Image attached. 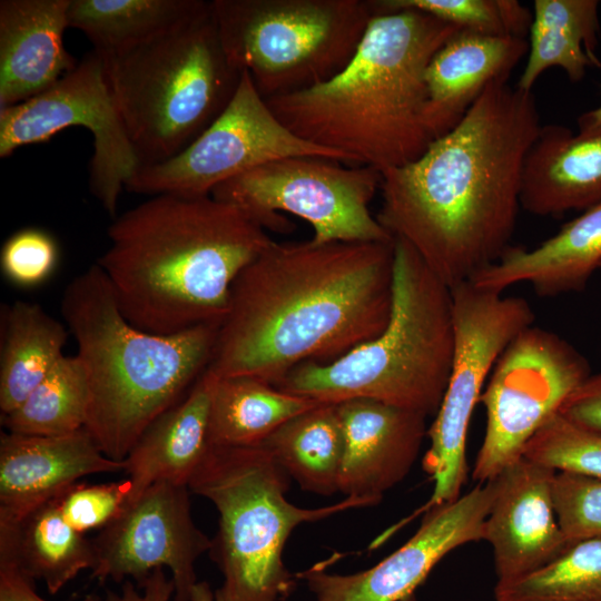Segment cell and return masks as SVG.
<instances>
[{"label":"cell","mask_w":601,"mask_h":601,"mask_svg":"<svg viewBox=\"0 0 601 601\" xmlns=\"http://www.w3.org/2000/svg\"><path fill=\"white\" fill-rule=\"evenodd\" d=\"M189 601H221L210 589L207 582H197L191 592Z\"/></svg>","instance_id":"obj_42"},{"label":"cell","mask_w":601,"mask_h":601,"mask_svg":"<svg viewBox=\"0 0 601 601\" xmlns=\"http://www.w3.org/2000/svg\"><path fill=\"white\" fill-rule=\"evenodd\" d=\"M207 4L204 0H70L68 26L81 31L92 49L109 55L167 33Z\"/></svg>","instance_id":"obj_30"},{"label":"cell","mask_w":601,"mask_h":601,"mask_svg":"<svg viewBox=\"0 0 601 601\" xmlns=\"http://www.w3.org/2000/svg\"><path fill=\"white\" fill-rule=\"evenodd\" d=\"M569 421L601 433V372L589 375L561 406Z\"/></svg>","instance_id":"obj_38"},{"label":"cell","mask_w":601,"mask_h":601,"mask_svg":"<svg viewBox=\"0 0 601 601\" xmlns=\"http://www.w3.org/2000/svg\"><path fill=\"white\" fill-rule=\"evenodd\" d=\"M523 456L555 472L601 479V433L556 413L531 439Z\"/></svg>","instance_id":"obj_34"},{"label":"cell","mask_w":601,"mask_h":601,"mask_svg":"<svg viewBox=\"0 0 601 601\" xmlns=\"http://www.w3.org/2000/svg\"><path fill=\"white\" fill-rule=\"evenodd\" d=\"M96 262L124 316L171 335L220 324L240 272L274 239L211 196L156 195L114 218Z\"/></svg>","instance_id":"obj_3"},{"label":"cell","mask_w":601,"mask_h":601,"mask_svg":"<svg viewBox=\"0 0 601 601\" xmlns=\"http://www.w3.org/2000/svg\"><path fill=\"white\" fill-rule=\"evenodd\" d=\"M529 41L459 30L433 56L426 73V118L435 139L453 129L485 88L511 72Z\"/></svg>","instance_id":"obj_22"},{"label":"cell","mask_w":601,"mask_h":601,"mask_svg":"<svg viewBox=\"0 0 601 601\" xmlns=\"http://www.w3.org/2000/svg\"><path fill=\"white\" fill-rule=\"evenodd\" d=\"M100 55L141 166L167 160L196 139L229 104L243 72L225 55L211 1L167 33Z\"/></svg>","instance_id":"obj_7"},{"label":"cell","mask_w":601,"mask_h":601,"mask_svg":"<svg viewBox=\"0 0 601 601\" xmlns=\"http://www.w3.org/2000/svg\"><path fill=\"white\" fill-rule=\"evenodd\" d=\"M495 601H601V535L572 541L550 563L496 582Z\"/></svg>","instance_id":"obj_32"},{"label":"cell","mask_w":601,"mask_h":601,"mask_svg":"<svg viewBox=\"0 0 601 601\" xmlns=\"http://www.w3.org/2000/svg\"><path fill=\"white\" fill-rule=\"evenodd\" d=\"M92 136L89 189L116 217L119 197L141 166L118 111L100 52L91 49L46 91L0 109V158L48 141L69 127Z\"/></svg>","instance_id":"obj_14"},{"label":"cell","mask_w":601,"mask_h":601,"mask_svg":"<svg viewBox=\"0 0 601 601\" xmlns=\"http://www.w3.org/2000/svg\"><path fill=\"white\" fill-rule=\"evenodd\" d=\"M61 314L88 376L85 427L108 457L125 461L149 424L207 368L219 324L171 335L139 329L121 313L97 263L67 285Z\"/></svg>","instance_id":"obj_5"},{"label":"cell","mask_w":601,"mask_h":601,"mask_svg":"<svg viewBox=\"0 0 601 601\" xmlns=\"http://www.w3.org/2000/svg\"><path fill=\"white\" fill-rule=\"evenodd\" d=\"M348 65L311 88L266 98L295 135L383 170L420 158L435 140L426 118L427 66L461 28L415 9H383Z\"/></svg>","instance_id":"obj_4"},{"label":"cell","mask_w":601,"mask_h":601,"mask_svg":"<svg viewBox=\"0 0 601 601\" xmlns=\"http://www.w3.org/2000/svg\"><path fill=\"white\" fill-rule=\"evenodd\" d=\"M59 245L49 231L24 227L10 235L0 252V268L7 280L21 288L47 282L59 263Z\"/></svg>","instance_id":"obj_35"},{"label":"cell","mask_w":601,"mask_h":601,"mask_svg":"<svg viewBox=\"0 0 601 601\" xmlns=\"http://www.w3.org/2000/svg\"><path fill=\"white\" fill-rule=\"evenodd\" d=\"M553 500L559 524L570 541L601 535V479L556 472Z\"/></svg>","instance_id":"obj_36"},{"label":"cell","mask_w":601,"mask_h":601,"mask_svg":"<svg viewBox=\"0 0 601 601\" xmlns=\"http://www.w3.org/2000/svg\"><path fill=\"white\" fill-rule=\"evenodd\" d=\"M455 348L447 386L428 426L422 459L434 483L428 501L405 522L461 496L466 482V435L474 407L496 361L535 315L525 298L505 296L470 280L451 288Z\"/></svg>","instance_id":"obj_10"},{"label":"cell","mask_w":601,"mask_h":601,"mask_svg":"<svg viewBox=\"0 0 601 601\" xmlns=\"http://www.w3.org/2000/svg\"><path fill=\"white\" fill-rule=\"evenodd\" d=\"M555 471L522 456L496 477L483 540L493 549L497 582L539 570L572 542L554 508Z\"/></svg>","instance_id":"obj_17"},{"label":"cell","mask_w":601,"mask_h":601,"mask_svg":"<svg viewBox=\"0 0 601 601\" xmlns=\"http://www.w3.org/2000/svg\"><path fill=\"white\" fill-rule=\"evenodd\" d=\"M98 595L89 594L81 601H100ZM0 601H46L36 592L33 580L26 577L16 562L0 553Z\"/></svg>","instance_id":"obj_39"},{"label":"cell","mask_w":601,"mask_h":601,"mask_svg":"<svg viewBox=\"0 0 601 601\" xmlns=\"http://www.w3.org/2000/svg\"><path fill=\"white\" fill-rule=\"evenodd\" d=\"M335 404L345 440L338 492L373 506L411 471L427 416L371 398Z\"/></svg>","instance_id":"obj_18"},{"label":"cell","mask_w":601,"mask_h":601,"mask_svg":"<svg viewBox=\"0 0 601 601\" xmlns=\"http://www.w3.org/2000/svg\"><path fill=\"white\" fill-rule=\"evenodd\" d=\"M91 577L105 582L131 578L139 584L154 570L167 568L174 601H189L197 583L195 564L213 541L195 524L186 484L158 482L136 499L92 540Z\"/></svg>","instance_id":"obj_15"},{"label":"cell","mask_w":601,"mask_h":601,"mask_svg":"<svg viewBox=\"0 0 601 601\" xmlns=\"http://www.w3.org/2000/svg\"><path fill=\"white\" fill-rule=\"evenodd\" d=\"M0 411L12 412L65 356L68 328L40 305L23 300L1 308Z\"/></svg>","instance_id":"obj_27"},{"label":"cell","mask_w":601,"mask_h":601,"mask_svg":"<svg viewBox=\"0 0 601 601\" xmlns=\"http://www.w3.org/2000/svg\"><path fill=\"white\" fill-rule=\"evenodd\" d=\"M86 427L62 435L2 432L0 436V522L21 520L87 475L125 472Z\"/></svg>","instance_id":"obj_19"},{"label":"cell","mask_w":601,"mask_h":601,"mask_svg":"<svg viewBox=\"0 0 601 601\" xmlns=\"http://www.w3.org/2000/svg\"><path fill=\"white\" fill-rule=\"evenodd\" d=\"M598 0H534L528 60L516 87L532 91L550 68L578 82L589 67L601 68L595 50L600 32Z\"/></svg>","instance_id":"obj_26"},{"label":"cell","mask_w":601,"mask_h":601,"mask_svg":"<svg viewBox=\"0 0 601 601\" xmlns=\"http://www.w3.org/2000/svg\"><path fill=\"white\" fill-rule=\"evenodd\" d=\"M394 240H273L235 279L207 370L273 385L331 363L386 327Z\"/></svg>","instance_id":"obj_2"},{"label":"cell","mask_w":601,"mask_h":601,"mask_svg":"<svg viewBox=\"0 0 601 601\" xmlns=\"http://www.w3.org/2000/svg\"><path fill=\"white\" fill-rule=\"evenodd\" d=\"M216 376L207 368L188 393L156 417L125 459L128 501L150 485H188L208 447L209 407Z\"/></svg>","instance_id":"obj_24"},{"label":"cell","mask_w":601,"mask_h":601,"mask_svg":"<svg viewBox=\"0 0 601 601\" xmlns=\"http://www.w3.org/2000/svg\"><path fill=\"white\" fill-rule=\"evenodd\" d=\"M0 553L9 555L29 579L41 580L51 594L95 565L92 541L67 523L59 496L17 522H0Z\"/></svg>","instance_id":"obj_25"},{"label":"cell","mask_w":601,"mask_h":601,"mask_svg":"<svg viewBox=\"0 0 601 601\" xmlns=\"http://www.w3.org/2000/svg\"><path fill=\"white\" fill-rule=\"evenodd\" d=\"M318 404L257 377L216 376L209 407V445H259L285 422Z\"/></svg>","instance_id":"obj_28"},{"label":"cell","mask_w":601,"mask_h":601,"mask_svg":"<svg viewBox=\"0 0 601 601\" xmlns=\"http://www.w3.org/2000/svg\"><path fill=\"white\" fill-rule=\"evenodd\" d=\"M520 201L536 216L601 201V129L574 135L561 125L541 126L524 160Z\"/></svg>","instance_id":"obj_21"},{"label":"cell","mask_w":601,"mask_h":601,"mask_svg":"<svg viewBox=\"0 0 601 601\" xmlns=\"http://www.w3.org/2000/svg\"><path fill=\"white\" fill-rule=\"evenodd\" d=\"M455 348L452 292L394 238L393 306L380 335L327 363H303L275 386L321 403L371 398L435 415Z\"/></svg>","instance_id":"obj_6"},{"label":"cell","mask_w":601,"mask_h":601,"mask_svg":"<svg viewBox=\"0 0 601 601\" xmlns=\"http://www.w3.org/2000/svg\"><path fill=\"white\" fill-rule=\"evenodd\" d=\"M130 494V482L86 484L78 482L59 495L62 516L75 530L85 533L104 529L122 511Z\"/></svg>","instance_id":"obj_37"},{"label":"cell","mask_w":601,"mask_h":601,"mask_svg":"<svg viewBox=\"0 0 601 601\" xmlns=\"http://www.w3.org/2000/svg\"><path fill=\"white\" fill-rule=\"evenodd\" d=\"M540 128L533 91L494 80L420 158L381 173L377 221L449 287L471 280L511 246Z\"/></svg>","instance_id":"obj_1"},{"label":"cell","mask_w":601,"mask_h":601,"mask_svg":"<svg viewBox=\"0 0 601 601\" xmlns=\"http://www.w3.org/2000/svg\"><path fill=\"white\" fill-rule=\"evenodd\" d=\"M90 388L78 356H63L12 412L1 416L8 432L62 435L86 426Z\"/></svg>","instance_id":"obj_31"},{"label":"cell","mask_w":601,"mask_h":601,"mask_svg":"<svg viewBox=\"0 0 601 601\" xmlns=\"http://www.w3.org/2000/svg\"><path fill=\"white\" fill-rule=\"evenodd\" d=\"M579 131L601 129V104L578 118Z\"/></svg>","instance_id":"obj_41"},{"label":"cell","mask_w":601,"mask_h":601,"mask_svg":"<svg viewBox=\"0 0 601 601\" xmlns=\"http://www.w3.org/2000/svg\"><path fill=\"white\" fill-rule=\"evenodd\" d=\"M589 375V363L565 339L534 325L523 329L500 355L481 394L486 427L473 480L486 483L520 460Z\"/></svg>","instance_id":"obj_12"},{"label":"cell","mask_w":601,"mask_h":601,"mask_svg":"<svg viewBox=\"0 0 601 601\" xmlns=\"http://www.w3.org/2000/svg\"><path fill=\"white\" fill-rule=\"evenodd\" d=\"M300 156L356 166L348 156L290 131L270 110L249 73L243 71L223 112L174 157L140 166L126 190L149 196H210L220 184L254 168Z\"/></svg>","instance_id":"obj_13"},{"label":"cell","mask_w":601,"mask_h":601,"mask_svg":"<svg viewBox=\"0 0 601 601\" xmlns=\"http://www.w3.org/2000/svg\"><path fill=\"white\" fill-rule=\"evenodd\" d=\"M259 445L303 490L338 492L345 440L337 404L321 403L292 417Z\"/></svg>","instance_id":"obj_29"},{"label":"cell","mask_w":601,"mask_h":601,"mask_svg":"<svg viewBox=\"0 0 601 601\" xmlns=\"http://www.w3.org/2000/svg\"><path fill=\"white\" fill-rule=\"evenodd\" d=\"M381 179L371 166L288 157L225 181L210 196L238 207L266 230L293 231L279 213L292 214L311 225L314 243L392 242L370 208Z\"/></svg>","instance_id":"obj_11"},{"label":"cell","mask_w":601,"mask_h":601,"mask_svg":"<svg viewBox=\"0 0 601 601\" xmlns=\"http://www.w3.org/2000/svg\"><path fill=\"white\" fill-rule=\"evenodd\" d=\"M69 2L0 1V109L46 91L77 66L63 43Z\"/></svg>","instance_id":"obj_20"},{"label":"cell","mask_w":601,"mask_h":601,"mask_svg":"<svg viewBox=\"0 0 601 601\" xmlns=\"http://www.w3.org/2000/svg\"><path fill=\"white\" fill-rule=\"evenodd\" d=\"M494 496L495 482L491 480L428 510L406 543L367 570L333 574L316 565L297 577L305 581L313 601H404L446 554L483 541Z\"/></svg>","instance_id":"obj_16"},{"label":"cell","mask_w":601,"mask_h":601,"mask_svg":"<svg viewBox=\"0 0 601 601\" xmlns=\"http://www.w3.org/2000/svg\"><path fill=\"white\" fill-rule=\"evenodd\" d=\"M289 476L262 445H209L191 476V492L209 500L218 513L211 552L224 582L221 601H284L295 578L283 561L296 526L316 522L366 501L347 497L335 504L305 509L286 499Z\"/></svg>","instance_id":"obj_8"},{"label":"cell","mask_w":601,"mask_h":601,"mask_svg":"<svg viewBox=\"0 0 601 601\" xmlns=\"http://www.w3.org/2000/svg\"><path fill=\"white\" fill-rule=\"evenodd\" d=\"M383 9H415L462 30L493 37L524 38L533 14L516 0H375Z\"/></svg>","instance_id":"obj_33"},{"label":"cell","mask_w":601,"mask_h":601,"mask_svg":"<svg viewBox=\"0 0 601 601\" xmlns=\"http://www.w3.org/2000/svg\"><path fill=\"white\" fill-rule=\"evenodd\" d=\"M225 55L266 99L325 82L354 57L373 0H211Z\"/></svg>","instance_id":"obj_9"},{"label":"cell","mask_w":601,"mask_h":601,"mask_svg":"<svg viewBox=\"0 0 601 601\" xmlns=\"http://www.w3.org/2000/svg\"><path fill=\"white\" fill-rule=\"evenodd\" d=\"M598 268H601V201L533 249L511 245L496 263L470 282L499 293L526 283L538 295L549 297L583 290Z\"/></svg>","instance_id":"obj_23"},{"label":"cell","mask_w":601,"mask_h":601,"mask_svg":"<svg viewBox=\"0 0 601 601\" xmlns=\"http://www.w3.org/2000/svg\"><path fill=\"white\" fill-rule=\"evenodd\" d=\"M175 585L167 579L162 568L154 570L138 587L126 580L120 593L108 592L100 601H170Z\"/></svg>","instance_id":"obj_40"}]
</instances>
